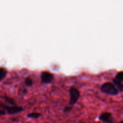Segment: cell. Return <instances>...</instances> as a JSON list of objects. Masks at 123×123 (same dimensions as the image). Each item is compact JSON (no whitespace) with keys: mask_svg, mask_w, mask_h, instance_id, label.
Masks as SVG:
<instances>
[{"mask_svg":"<svg viewBox=\"0 0 123 123\" xmlns=\"http://www.w3.org/2000/svg\"><path fill=\"white\" fill-rule=\"evenodd\" d=\"M115 79L121 82H123V72H118L115 76Z\"/></svg>","mask_w":123,"mask_h":123,"instance_id":"11","label":"cell"},{"mask_svg":"<svg viewBox=\"0 0 123 123\" xmlns=\"http://www.w3.org/2000/svg\"><path fill=\"white\" fill-rule=\"evenodd\" d=\"M3 98L4 99V100L6 101V102H7V103H8L9 106H14L15 105V102H14V100L12 99V98H10L8 97H3Z\"/></svg>","mask_w":123,"mask_h":123,"instance_id":"10","label":"cell"},{"mask_svg":"<svg viewBox=\"0 0 123 123\" xmlns=\"http://www.w3.org/2000/svg\"><path fill=\"white\" fill-rule=\"evenodd\" d=\"M25 84L26 86H31L33 84V81L30 78H26L25 80Z\"/></svg>","mask_w":123,"mask_h":123,"instance_id":"12","label":"cell"},{"mask_svg":"<svg viewBox=\"0 0 123 123\" xmlns=\"http://www.w3.org/2000/svg\"><path fill=\"white\" fill-rule=\"evenodd\" d=\"M41 81L44 84H49L52 81L54 75L48 72H43L40 74Z\"/></svg>","mask_w":123,"mask_h":123,"instance_id":"4","label":"cell"},{"mask_svg":"<svg viewBox=\"0 0 123 123\" xmlns=\"http://www.w3.org/2000/svg\"><path fill=\"white\" fill-rule=\"evenodd\" d=\"M123 123V121H121V122H120V123Z\"/></svg>","mask_w":123,"mask_h":123,"instance_id":"14","label":"cell"},{"mask_svg":"<svg viewBox=\"0 0 123 123\" xmlns=\"http://www.w3.org/2000/svg\"><path fill=\"white\" fill-rule=\"evenodd\" d=\"M113 84L115 85V87L117 88L118 90L120 91V92H123V84L121 82L119 81V80H117L116 79H113Z\"/></svg>","mask_w":123,"mask_h":123,"instance_id":"6","label":"cell"},{"mask_svg":"<svg viewBox=\"0 0 123 123\" xmlns=\"http://www.w3.org/2000/svg\"><path fill=\"white\" fill-rule=\"evenodd\" d=\"M7 74V70L4 68L0 67V81L3 80Z\"/></svg>","mask_w":123,"mask_h":123,"instance_id":"7","label":"cell"},{"mask_svg":"<svg viewBox=\"0 0 123 123\" xmlns=\"http://www.w3.org/2000/svg\"><path fill=\"white\" fill-rule=\"evenodd\" d=\"M42 116V114L38 112H32L28 114L27 115V117L31 118H38Z\"/></svg>","mask_w":123,"mask_h":123,"instance_id":"9","label":"cell"},{"mask_svg":"<svg viewBox=\"0 0 123 123\" xmlns=\"http://www.w3.org/2000/svg\"><path fill=\"white\" fill-rule=\"evenodd\" d=\"M6 106H7L6 105H5L2 102H0V115H4L7 114V112H6Z\"/></svg>","mask_w":123,"mask_h":123,"instance_id":"8","label":"cell"},{"mask_svg":"<svg viewBox=\"0 0 123 123\" xmlns=\"http://www.w3.org/2000/svg\"><path fill=\"white\" fill-rule=\"evenodd\" d=\"M24 111L22 107L18 106H9L7 105L6 106V112L10 115H14L18 114Z\"/></svg>","mask_w":123,"mask_h":123,"instance_id":"3","label":"cell"},{"mask_svg":"<svg viewBox=\"0 0 123 123\" xmlns=\"http://www.w3.org/2000/svg\"><path fill=\"white\" fill-rule=\"evenodd\" d=\"M70 102L69 105L73 106L75 105L78 102V99L80 98V93L79 90L74 87H72L70 89Z\"/></svg>","mask_w":123,"mask_h":123,"instance_id":"2","label":"cell"},{"mask_svg":"<svg viewBox=\"0 0 123 123\" xmlns=\"http://www.w3.org/2000/svg\"><path fill=\"white\" fill-rule=\"evenodd\" d=\"M72 106H67L64 109V112H66V113H69L70 112L72 111Z\"/></svg>","mask_w":123,"mask_h":123,"instance_id":"13","label":"cell"},{"mask_svg":"<svg viewBox=\"0 0 123 123\" xmlns=\"http://www.w3.org/2000/svg\"><path fill=\"white\" fill-rule=\"evenodd\" d=\"M99 120L106 123H114V120L112 114L110 112L102 113L100 115Z\"/></svg>","mask_w":123,"mask_h":123,"instance_id":"5","label":"cell"},{"mask_svg":"<svg viewBox=\"0 0 123 123\" xmlns=\"http://www.w3.org/2000/svg\"><path fill=\"white\" fill-rule=\"evenodd\" d=\"M100 90L104 93L111 95V96H117L118 94V90L117 89V88L112 83H105L102 85Z\"/></svg>","mask_w":123,"mask_h":123,"instance_id":"1","label":"cell"},{"mask_svg":"<svg viewBox=\"0 0 123 123\" xmlns=\"http://www.w3.org/2000/svg\"></svg>","mask_w":123,"mask_h":123,"instance_id":"15","label":"cell"}]
</instances>
